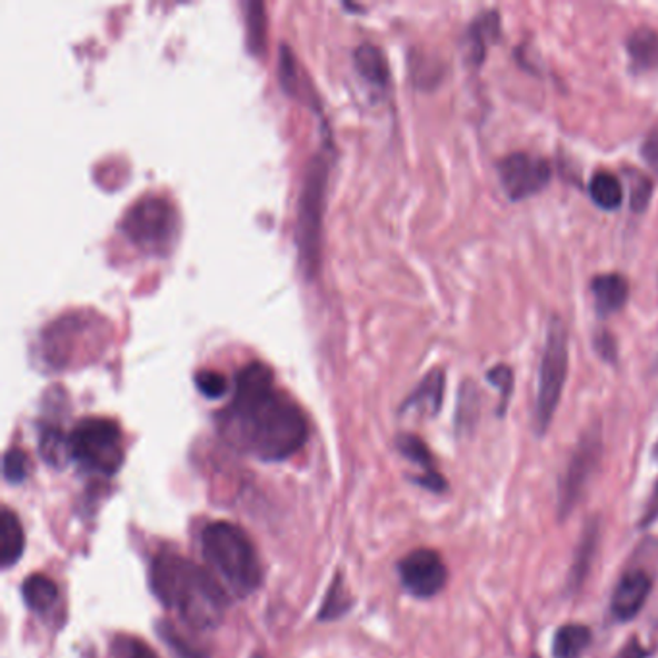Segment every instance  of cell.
Instances as JSON below:
<instances>
[{
    "mask_svg": "<svg viewBox=\"0 0 658 658\" xmlns=\"http://www.w3.org/2000/svg\"><path fill=\"white\" fill-rule=\"evenodd\" d=\"M4 479L8 483L20 485L30 476V460L22 448H10L4 453Z\"/></svg>",
    "mask_w": 658,
    "mask_h": 658,
    "instance_id": "26",
    "label": "cell"
},
{
    "mask_svg": "<svg viewBox=\"0 0 658 658\" xmlns=\"http://www.w3.org/2000/svg\"><path fill=\"white\" fill-rule=\"evenodd\" d=\"M595 348H597L600 358L605 359V361L615 363L616 358H618V345H616L615 337L607 330H602L595 337Z\"/></svg>",
    "mask_w": 658,
    "mask_h": 658,
    "instance_id": "34",
    "label": "cell"
},
{
    "mask_svg": "<svg viewBox=\"0 0 658 658\" xmlns=\"http://www.w3.org/2000/svg\"><path fill=\"white\" fill-rule=\"evenodd\" d=\"M629 186V207L634 212H644L652 198V182L649 176L637 170H626Z\"/></svg>",
    "mask_w": 658,
    "mask_h": 658,
    "instance_id": "25",
    "label": "cell"
},
{
    "mask_svg": "<svg viewBox=\"0 0 658 658\" xmlns=\"http://www.w3.org/2000/svg\"><path fill=\"white\" fill-rule=\"evenodd\" d=\"M477 410H479V396H477L476 385L471 388H463L461 392L460 411H458V425L466 427L471 425L477 419Z\"/></svg>",
    "mask_w": 658,
    "mask_h": 658,
    "instance_id": "33",
    "label": "cell"
},
{
    "mask_svg": "<svg viewBox=\"0 0 658 658\" xmlns=\"http://www.w3.org/2000/svg\"><path fill=\"white\" fill-rule=\"evenodd\" d=\"M500 37V16L497 10H489L477 16L476 22L469 26L466 36V57L469 64L481 67L489 52V44Z\"/></svg>",
    "mask_w": 658,
    "mask_h": 658,
    "instance_id": "15",
    "label": "cell"
},
{
    "mask_svg": "<svg viewBox=\"0 0 658 658\" xmlns=\"http://www.w3.org/2000/svg\"><path fill=\"white\" fill-rule=\"evenodd\" d=\"M353 60L359 76L375 89H385L388 86V64L385 54L377 44H359L353 51Z\"/></svg>",
    "mask_w": 658,
    "mask_h": 658,
    "instance_id": "18",
    "label": "cell"
},
{
    "mask_svg": "<svg viewBox=\"0 0 658 658\" xmlns=\"http://www.w3.org/2000/svg\"><path fill=\"white\" fill-rule=\"evenodd\" d=\"M104 322H97L96 315L70 313L60 317L44 330V358L54 367L78 363L80 358H89L103 345Z\"/></svg>",
    "mask_w": 658,
    "mask_h": 658,
    "instance_id": "8",
    "label": "cell"
},
{
    "mask_svg": "<svg viewBox=\"0 0 658 658\" xmlns=\"http://www.w3.org/2000/svg\"><path fill=\"white\" fill-rule=\"evenodd\" d=\"M112 658H159L157 652L141 639L118 636L112 644Z\"/></svg>",
    "mask_w": 658,
    "mask_h": 658,
    "instance_id": "28",
    "label": "cell"
},
{
    "mask_svg": "<svg viewBox=\"0 0 658 658\" xmlns=\"http://www.w3.org/2000/svg\"><path fill=\"white\" fill-rule=\"evenodd\" d=\"M329 180V161L322 153L309 161L303 188H301L298 222H296V243L300 253L301 269L306 277H313L321 261L322 211L325 193Z\"/></svg>",
    "mask_w": 658,
    "mask_h": 658,
    "instance_id": "4",
    "label": "cell"
},
{
    "mask_svg": "<svg viewBox=\"0 0 658 658\" xmlns=\"http://www.w3.org/2000/svg\"><path fill=\"white\" fill-rule=\"evenodd\" d=\"M644 159L658 175V132L647 138L644 146Z\"/></svg>",
    "mask_w": 658,
    "mask_h": 658,
    "instance_id": "35",
    "label": "cell"
},
{
    "mask_svg": "<svg viewBox=\"0 0 658 658\" xmlns=\"http://www.w3.org/2000/svg\"><path fill=\"white\" fill-rule=\"evenodd\" d=\"M589 196H591L595 206L605 209V211H615L622 206V182L610 172H597L589 182Z\"/></svg>",
    "mask_w": 658,
    "mask_h": 658,
    "instance_id": "23",
    "label": "cell"
},
{
    "mask_svg": "<svg viewBox=\"0 0 658 658\" xmlns=\"http://www.w3.org/2000/svg\"><path fill=\"white\" fill-rule=\"evenodd\" d=\"M350 605L351 600L350 597H348V592L345 591V584H342V579H337V581H335L332 587L329 589L327 602L322 605V620H335V618H338V616L345 615Z\"/></svg>",
    "mask_w": 658,
    "mask_h": 658,
    "instance_id": "29",
    "label": "cell"
},
{
    "mask_svg": "<svg viewBox=\"0 0 658 658\" xmlns=\"http://www.w3.org/2000/svg\"><path fill=\"white\" fill-rule=\"evenodd\" d=\"M500 182L512 201H524L545 190L550 182V164L542 157L527 153L508 154L498 164Z\"/></svg>",
    "mask_w": 658,
    "mask_h": 658,
    "instance_id": "10",
    "label": "cell"
},
{
    "mask_svg": "<svg viewBox=\"0 0 658 658\" xmlns=\"http://www.w3.org/2000/svg\"><path fill=\"white\" fill-rule=\"evenodd\" d=\"M122 230L147 253H167L178 236V212L167 199L147 196L124 212Z\"/></svg>",
    "mask_w": 658,
    "mask_h": 658,
    "instance_id": "7",
    "label": "cell"
},
{
    "mask_svg": "<svg viewBox=\"0 0 658 658\" xmlns=\"http://www.w3.org/2000/svg\"><path fill=\"white\" fill-rule=\"evenodd\" d=\"M651 589L652 579L647 571H628L620 579V584L616 586L612 602H610V610H612L616 620H620V622L634 620L645 607V602L651 595Z\"/></svg>",
    "mask_w": 658,
    "mask_h": 658,
    "instance_id": "12",
    "label": "cell"
},
{
    "mask_svg": "<svg viewBox=\"0 0 658 658\" xmlns=\"http://www.w3.org/2000/svg\"><path fill=\"white\" fill-rule=\"evenodd\" d=\"M592 631L584 624H566L552 639V657L579 658L591 647Z\"/></svg>",
    "mask_w": 658,
    "mask_h": 658,
    "instance_id": "20",
    "label": "cell"
},
{
    "mask_svg": "<svg viewBox=\"0 0 658 658\" xmlns=\"http://www.w3.org/2000/svg\"><path fill=\"white\" fill-rule=\"evenodd\" d=\"M39 452L47 463H51L52 468H64L68 466V461L72 460L70 437L59 429H44L41 440H39Z\"/></svg>",
    "mask_w": 658,
    "mask_h": 658,
    "instance_id": "24",
    "label": "cell"
},
{
    "mask_svg": "<svg viewBox=\"0 0 658 658\" xmlns=\"http://www.w3.org/2000/svg\"><path fill=\"white\" fill-rule=\"evenodd\" d=\"M248 22H249V44L253 51H259L265 44V7L259 2H249L248 4Z\"/></svg>",
    "mask_w": 658,
    "mask_h": 658,
    "instance_id": "31",
    "label": "cell"
},
{
    "mask_svg": "<svg viewBox=\"0 0 658 658\" xmlns=\"http://www.w3.org/2000/svg\"><path fill=\"white\" fill-rule=\"evenodd\" d=\"M568 330L562 319L552 317L547 332V345L542 351L541 369H539V388L535 402V431L539 437L549 431L556 408L562 398L564 385L568 379Z\"/></svg>",
    "mask_w": 658,
    "mask_h": 658,
    "instance_id": "6",
    "label": "cell"
},
{
    "mask_svg": "<svg viewBox=\"0 0 658 658\" xmlns=\"http://www.w3.org/2000/svg\"><path fill=\"white\" fill-rule=\"evenodd\" d=\"M492 387H497L500 390V406H498V416H505L508 402H510V396L514 392V371L512 367L497 366L490 369L487 373Z\"/></svg>",
    "mask_w": 658,
    "mask_h": 658,
    "instance_id": "27",
    "label": "cell"
},
{
    "mask_svg": "<svg viewBox=\"0 0 658 658\" xmlns=\"http://www.w3.org/2000/svg\"><path fill=\"white\" fill-rule=\"evenodd\" d=\"M23 549L26 535L22 521L18 520V516L10 508H4L0 516V564L4 568L14 566L22 558Z\"/></svg>",
    "mask_w": 658,
    "mask_h": 658,
    "instance_id": "17",
    "label": "cell"
},
{
    "mask_svg": "<svg viewBox=\"0 0 658 658\" xmlns=\"http://www.w3.org/2000/svg\"><path fill=\"white\" fill-rule=\"evenodd\" d=\"M400 581L406 591L417 599H431L439 595L448 581V570L439 552L432 549H417L403 556L398 564Z\"/></svg>",
    "mask_w": 658,
    "mask_h": 658,
    "instance_id": "11",
    "label": "cell"
},
{
    "mask_svg": "<svg viewBox=\"0 0 658 658\" xmlns=\"http://www.w3.org/2000/svg\"><path fill=\"white\" fill-rule=\"evenodd\" d=\"M600 448L602 445H600L599 429H591L584 435V439L579 440L578 450L574 453L560 483V497H558L560 518H566L576 508L579 498L584 497V490L587 489L592 471L599 466Z\"/></svg>",
    "mask_w": 658,
    "mask_h": 658,
    "instance_id": "9",
    "label": "cell"
},
{
    "mask_svg": "<svg viewBox=\"0 0 658 658\" xmlns=\"http://www.w3.org/2000/svg\"><path fill=\"white\" fill-rule=\"evenodd\" d=\"M196 387H198L199 392L206 396V398L217 400V398H222V396L227 395L228 381L227 377L220 373V371L203 369V371H199L196 375Z\"/></svg>",
    "mask_w": 658,
    "mask_h": 658,
    "instance_id": "30",
    "label": "cell"
},
{
    "mask_svg": "<svg viewBox=\"0 0 658 658\" xmlns=\"http://www.w3.org/2000/svg\"><path fill=\"white\" fill-rule=\"evenodd\" d=\"M597 541H599V521H589V526L586 527V531L581 535L578 552H576L574 566H571L570 579H568V589L570 591H578L584 586L589 568H591L592 555L597 550Z\"/></svg>",
    "mask_w": 658,
    "mask_h": 658,
    "instance_id": "21",
    "label": "cell"
},
{
    "mask_svg": "<svg viewBox=\"0 0 658 658\" xmlns=\"http://www.w3.org/2000/svg\"><path fill=\"white\" fill-rule=\"evenodd\" d=\"M591 293L595 311L600 319H607L626 306L629 296L628 278H624L618 272L597 275L591 280Z\"/></svg>",
    "mask_w": 658,
    "mask_h": 658,
    "instance_id": "14",
    "label": "cell"
},
{
    "mask_svg": "<svg viewBox=\"0 0 658 658\" xmlns=\"http://www.w3.org/2000/svg\"><path fill=\"white\" fill-rule=\"evenodd\" d=\"M629 59L639 72L658 68V31L651 28H639L628 37Z\"/></svg>",
    "mask_w": 658,
    "mask_h": 658,
    "instance_id": "19",
    "label": "cell"
},
{
    "mask_svg": "<svg viewBox=\"0 0 658 658\" xmlns=\"http://www.w3.org/2000/svg\"><path fill=\"white\" fill-rule=\"evenodd\" d=\"M445 385L447 377L442 369H435L425 377L423 381L417 385L416 390L411 392L410 398L402 406L403 411L413 410L421 416L435 417L442 406V396H445Z\"/></svg>",
    "mask_w": 658,
    "mask_h": 658,
    "instance_id": "16",
    "label": "cell"
},
{
    "mask_svg": "<svg viewBox=\"0 0 658 658\" xmlns=\"http://www.w3.org/2000/svg\"><path fill=\"white\" fill-rule=\"evenodd\" d=\"M201 545L212 576L236 597H248L261 586V562L242 527L228 521L209 524L201 535Z\"/></svg>",
    "mask_w": 658,
    "mask_h": 658,
    "instance_id": "3",
    "label": "cell"
},
{
    "mask_svg": "<svg viewBox=\"0 0 658 658\" xmlns=\"http://www.w3.org/2000/svg\"><path fill=\"white\" fill-rule=\"evenodd\" d=\"M396 447L408 460L413 461L416 466L423 469V476L413 479L417 485H421L423 489L432 490V492H445L448 489L447 479L440 476L437 468H435V458H432L431 450L425 445L423 440L416 437V435L406 432V435L398 437Z\"/></svg>",
    "mask_w": 658,
    "mask_h": 658,
    "instance_id": "13",
    "label": "cell"
},
{
    "mask_svg": "<svg viewBox=\"0 0 658 658\" xmlns=\"http://www.w3.org/2000/svg\"><path fill=\"white\" fill-rule=\"evenodd\" d=\"M161 636L169 647L175 649L176 655L180 658H203L201 651H198L193 645L188 644L178 631H176L169 624H161Z\"/></svg>",
    "mask_w": 658,
    "mask_h": 658,
    "instance_id": "32",
    "label": "cell"
},
{
    "mask_svg": "<svg viewBox=\"0 0 658 658\" xmlns=\"http://www.w3.org/2000/svg\"><path fill=\"white\" fill-rule=\"evenodd\" d=\"M658 520V483L655 485V490H652V497L649 498V505L645 508L644 518L639 521V526H651L655 521Z\"/></svg>",
    "mask_w": 658,
    "mask_h": 658,
    "instance_id": "36",
    "label": "cell"
},
{
    "mask_svg": "<svg viewBox=\"0 0 658 658\" xmlns=\"http://www.w3.org/2000/svg\"><path fill=\"white\" fill-rule=\"evenodd\" d=\"M649 657V651H645L641 645L637 644L636 639H631L626 647H624L622 651L618 652V657L616 658H647Z\"/></svg>",
    "mask_w": 658,
    "mask_h": 658,
    "instance_id": "37",
    "label": "cell"
},
{
    "mask_svg": "<svg viewBox=\"0 0 658 658\" xmlns=\"http://www.w3.org/2000/svg\"><path fill=\"white\" fill-rule=\"evenodd\" d=\"M70 437L72 460L81 469L101 476H114L124 463L122 431L109 417H86L73 427Z\"/></svg>",
    "mask_w": 658,
    "mask_h": 658,
    "instance_id": "5",
    "label": "cell"
},
{
    "mask_svg": "<svg viewBox=\"0 0 658 658\" xmlns=\"http://www.w3.org/2000/svg\"><path fill=\"white\" fill-rule=\"evenodd\" d=\"M23 600L36 612H47L59 600V587L43 574H33L23 581Z\"/></svg>",
    "mask_w": 658,
    "mask_h": 658,
    "instance_id": "22",
    "label": "cell"
},
{
    "mask_svg": "<svg viewBox=\"0 0 658 658\" xmlns=\"http://www.w3.org/2000/svg\"><path fill=\"white\" fill-rule=\"evenodd\" d=\"M151 587L154 597L191 628H219L227 612V589L212 571L175 552H161L154 558Z\"/></svg>",
    "mask_w": 658,
    "mask_h": 658,
    "instance_id": "2",
    "label": "cell"
},
{
    "mask_svg": "<svg viewBox=\"0 0 658 658\" xmlns=\"http://www.w3.org/2000/svg\"><path fill=\"white\" fill-rule=\"evenodd\" d=\"M219 429L228 445L265 461L286 460L308 440L306 413L261 361L236 375L235 396L219 413Z\"/></svg>",
    "mask_w": 658,
    "mask_h": 658,
    "instance_id": "1",
    "label": "cell"
}]
</instances>
